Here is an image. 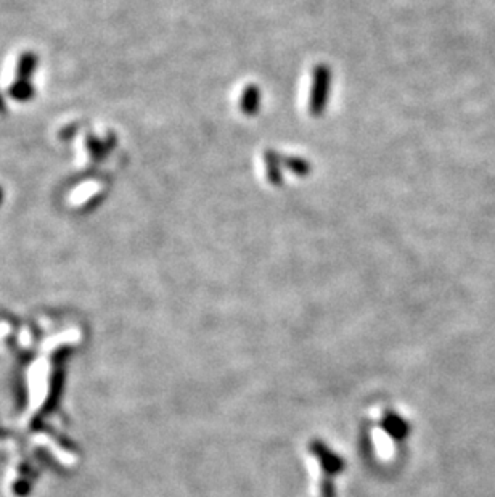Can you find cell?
<instances>
[{"instance_id": "cell-1", "label": "cell", "mask_w": 495, "mask_h": 497, "mask_svg": "<svg viewBox=\"0 0 495 497\" xmlns=\"http://www.w3.org/2000/svg\"><path fill=\"white\" fill-rule=\"evenodd\" d=\"M410 433V424L406 415L392 408H378L370 415L367 442L380 459H392L399 454Z\"/></svg>"}, {"instance_id": "cell-2", "label": "cell", "mask_w": 495, "mask_h": 497, "mask_svg": "<svg viewBox=\"0 0 495 497\" xmlns=\"http://www.w3.org/2000/svg\"><path fill=\"white\" fill-rule=\"evenodd\" d=\"M306 456L312 477L309 497H336V480L346 467L341 454L315 438L306 446Z\"/></svg>"}]
</instances>
